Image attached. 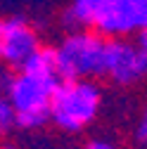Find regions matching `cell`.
Masks as SVG:
<instances>
[{"label":"cell","mask_w":147,"mask_h":149,"mask_svg":"<svg viewBox=\"0 0 147 149\" xmlns=\"http://www.w3.org/2000/svg\"><path fill=\"white\" fill-rule=\"evenodd\" d=\"M135 45H138L140 50H147V29H140V31L135 33Z\"/></svg>","instance_id":"13"},{"label":"cell","mask_w":147,"mask_h":149,"mask_svg":"<svg viewBox=\"0 0 147 149\" xmlns=\"http://www.w3.org/2000/svg\"><path fill=\"white\" fill-rule=\"evenodd\" d=\"M43 45L38 40L36 29L22 17L0 19V59L10 66L22 69L31 54H36Z\"/></svg>","instance_id":"4"},{"label":"cell","mask_w":147,"mask_h":149,"mask_svg":"<svg viewBox=\"0 0 147 149\" xmlns=\"http://www.w3.org/2000/svg\"><path fill=\"white\" fill-rule=\"evenodd\" d=\"M100 100V88L88 78L62 81L52 95L50 121L66 133H78L97 116Z\"/></svg>","instance_id":"3"},{"label":"cell","mask_w":147,"mask_h":149,"mask_svg":"<svg viewBox=\"0 0 147 149\" xmlns=\"http://www.w3.org/2000/svg\"><path fill=\"white\" fill-rule=\"evenodd\" d=\"M140 47L128 38H107V54H104V76H109L119 85H131L140 76L138 64Z\"/></svg>","instance_id":"5"},{"label":"cell","mask_w":147,"mask_h":149,"mask_svg":"<svg viewBox=\"0 0 147 149\" xmlns=\"http://www.w3.org/2000/svg\"><path fill=\"white\" fill-rule=\"evenodd\" d=\"M36 78H60L57 76V47H41L19 69Z\"/></svg>","instance_id":"7"},{"label":"cell","mask_w":147,"mask_h":149,"mask_svg":"<svg viewBox=\"0 0 147 149\" xmlns=\"http://www.w3.org/2000/svg\"><path fill=\"white\" fill-rule=\"evenodd\" d=\"M135 140L147 144V109L142 111V116H140V123H138V130H135Z\"/></svg>","instance_id":"9"},{"label":"cell","mask_w":147,"mask_h":149,"mask_svg":"<svg viewBox=\"0 0 147 149\" xmlns=\"http://www.w3.org/2000/svg\"><path fill=\"white\" fill-rule=\"evenodd\" d=\"M138 64H140V76L147 78V50H140V54H138Z\"/></svg>","instance_id":"12"},{"label":"cell","mask_w":147,"mask_h":149,"mask_svg":"<svg viewBox=\"0 0 147 149\" xmlns=\"http://www.w3.org/2000/svg\"><path fill=\"white\" fill-rule=\"evenodd\" d=\"M107 3L109 0H74V3L69 5V10L64 12V24L69 29H74V31H76L78 26L93 29Z\"/></svg>","instance_id":"6"},{"label":"cell","mask_w":147,"mask_h":149,"mask_svg":"<svg viewBox=\"0 0 147 149\" xmlns=\"http://www.w3.org/2000/svg\"><path fill=\"white\" fill-rule=\"evenodd\" d=\"M131 3H133L135 12H138V17H140L142 29H147V0H131Z\"/></svg>","instance_id":"10"},{"label":"cell","mask_w":147,"mask_h":149,"mask_svg":"<svg viewBox=\"0 0 147 149\" xmlns=\"http://www.w3.org/2000/svg\"><path fill=\"white\" fill-rule=\"evenodd\" d=\"M107 38L93 31H71L57 45V76L60 81H81L104 76Z\"/></svg>","instance_id":"1"},{"label":"cell","mask_w":147,"mask_h":149,"mask_svg":"<svg viewBox=\"0 0 147 149\" xmlns=\"http://www.w3.org/2000/svg\"><path fill=\"white\" fill-rule=\"evenodd\" d=\"M0 149H19L17 144H0Z\"/></svg>","instance_id":"14"},{"label":"cell","mask_w":147,"mask_h":149,"mask_svg":"<svg viewBox=\"0 0 147 149\" xmlns=\"http://www.w3.org/2000/svg\"><path fill=\"white\" fill-rule=\"evenodd\" d=\"M17 125V111L7 100H0V135H7Z\"/></svg>","instance_id":"8"},{"label":"cell","mask_w":147,"mask_h":149,"mask_svg":"<svg viewBox=\"0 0 147 149\" xmlns=\"http://www.w3.org/2000/svg\"><path fill=\"white\" fill-rule=\"evenodd\" d=\"M62 81L60 78H36L19 71L7 78L5 92L7 102L17 111V125L24 130H36L50 121L52 95Z\"/></svg>","instance_id":"2"},{"label":"cell","mask_w":147,"mask_h":149,"mask_svg":"<svg viewBox=\"0 0 147 149\" xmlns=\"http://www.w3.org/2000/svg\"><path fill=\"white\" fill-rule=\"evenodd\" d=\"M85 149H121V147H116L114 142H107V140H90L85 144Z\"/></svg>","instance_id":"11"}]
</instances>
